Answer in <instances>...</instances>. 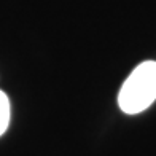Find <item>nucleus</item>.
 Returning <instances> with one entry per match:
<instances>
[{"label":"nucleus","instance_id":"obj_1","mask_svg":"<svg viewBox=\"0 0 156 156\" xmlns=\"http://www.w3.org/2000/svg\"><path fill=\"white\" fill-rule=\"evenodd\" d=\"M156 101V62H142L126 78L118 94L119 108L136 115L147 110Z\"/></svg>","mask_w":156,"mask_h":156},{"label":"nucleus","instance_id":"obj_2","mask_svg":"<svg viewBox=\"0 0 156 156\" xmlns=\"http://www.w3.org/2000/svg\"><path fill=\"white\" fill-rule=\"evenodd\" d=\"M10 123V102L5 93L0 91V136L6 131Z\"/></svg>","mask_w":156,"mask_h":156}]
</instances>
